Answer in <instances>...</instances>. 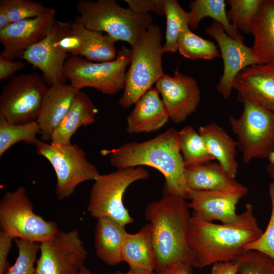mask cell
Listing matches in <instances>:
<instances>
[{
	"label": "cell",
	"mask_w": 274,
	"mask_h": 274,
	"mask_svg": "<svg viewBox=\"0 0 274 274\" xmlns=\"http://www.w3.org/2000/svg\"><path fill=\"white\" fill-rule=\"evenodd\" d=\"M100 154L110 155L111 165L122 169L149 166L164 176L163 194L190 198V190L185 176V163L180 149V130L171 127L154 138L143 142L126 143L120 147L102 149Z\"/></svg>",
	"instance_id": "6da1fadb"
},
{
	"label": "cell",
	"mask_w": 274,
	"mask_h": 274,
	"mask_svg": "<svg viewBox=\"0 0 274 274\" xmlns=\"http://www.w3.org/2000/svg\"><path fill=\"white\" fill-rule=\"evenodd\" d=\"M254 213L247 203L237 220L218 224L204 220L192 212L189 224L188 241L199 268L220 262L235 261L246 251L245 246L263 233Z\"/></svg>",
	"instance_id": "7a4b0ae2"
},
{
	"label": "cell",
	"mask_w": 274,
	"mask_h": 274,
	"mask_svg": "<svg viewBox=\"0 0 274 274\" xmlns=\"http://www.w3.org/2000/svg\"><path fill=\"white\" fill-rule=\"evenodd\" d=\"M189 209L185 198L170 194H163L146 208L145 215L151 226L156 254V272L179 262L199 268L188 241Z\"/></svg>",
	"instance_id": "3957f363"
},
{
	"label": "cell",
	"mask_w": 274,
	"mask_h": 274,
	"mask_svg": "<svg viewBox=\"0 0 274 274\" xmlns=\"http://www.w3.org/2000/svg\"><path fill=\"white\" fill-rule=\"evenodd\" d=\"M80 18L87 28L110 35L116 42L123 41L132 46L153 24L149 14L136 13L113 0H79L76 3Z\"/></svg>",
	"instance_id": "277c9868"
},
{
	"label": "cell",
	"mask_w": 274,
	"mask_h": 274,
	"mask_svg": "<svg viewBox=\"0 0 274 274\" xmlns=\"http://www.w3.org/2000/svg\"><path fill=\"white\" fill-rule=\"evenodd\" d=\"M162 37L159 27L152 24L131 47V61L119 105L128 108L134 104L162 77Z\"/></svg>",
	"instance_id": "5b68a950"
},
{
	"label": "cell",
	"mask_w": 274,
	"mask_h": 274,
	"mask_svg": "<svg viewBox=\"0 0 274 274\" xmlns=\"http://www.w3.org/2000/svg\"><path fill=\"white\" fill-rule=\"evenodd\" d=\"M237 99L243 110L238 118L230 116L229 122L243 161L247 164L254 158L267 159L274 150V111L245 97Z\"/></svg>",
	"instance_id": "8992f818"
},
{
	"label": "cell",
	"mask_w": 274,
	"mask_h": 274,
	"mask_svg": "<svg viewBox=\"0 0 274 274\" xmlns=\"http://www.w3.org/2000/svg\"><path fill=\"white\" fill-rule=\"evenodd\" d=\"M149 172L142 166L99 174L91 187L87 211L96 219L107 217L125 226L133 222L123 201L127 188L134 182L147 179Z\"/></svg>",
	"instance_id": "52a82bcc"
},
{
	"label": "cell",
	"mask_w": 274,
	"mask_h": 274,
	"mask_svg": "<svg viewBox=\"0 0 274 274\" xmlns=\"http://www.w3.org/2000/svg\"><path fill=\"white\" fill-rule=\"evenodd\" d=\"M131 61L130 49L123 46L116 58L106 62H93L78 56L66 58L63 67L65 77L78 90L94 88L106 94L114 95L125 86L126 68Z\"/></svg>",
	"instance_id": "ba28073f"
},
{
	"label": "cell",
	"mask_w": 274,
	"mask_h": 274,
	"mask_svg": "<svg viewBox=\"0 0 274 274\" xmlns=\"http://www.w3.org/2000/svg\"><path fill=\"white\" fill-rule=\"evenodd\" d=\"M0 226L1 231L14 239L40 244L51 238L59 230L55 222L47 221L33 212V204L23 186L3 195Z\"/></svg>",
	"instance_id": "9c48e42d"
},
{
	"label": "cell",
	"mask_w": 274,
	"mask_h": 274,
	"mask_svg": "<svg viewBox=\"0 0 274 274\" xmlns=\"http://www.w3.org/2000/svg\"><path fill=\"white\" fill-rule=\"evenodd\" d=\"M35 146L37 153L45 158L55 172V194L59 200L69 197L79 184L94 180L100 174L77 144L61 145L39 140Z\"/></svg>",
	"instance_id": "30bf717a"
},
{
	"label": "cell",
	"mask_w": 274,
	"mask_h": 274,
	"mask_svg": "<svg viewBox=\"0 0 274 274\" xmlns=\"http://www.w3.org/2000/svg\"><path fill=\"white\" fill-rule=\"evenodd\" d=\"M48 88L38 73L15 75L2 87L0 115L13 124L37 121Z\"/></svg>",
	"instance_id": "8fae6325"
},
{
	"label": "cell",
	"mask_w": 274,
	"mask_h": 274,
	"mask_svg": "<svg viewBox=\"0 0 274 274\" xmlns=\"http://www.w3.org/2000/svg\"><path fill=\"white\" fill-rule=\"evenodd\" d=\"M35 274H78L84 265L88 251L77 230H58L40 244Z\"/></svg>",
	"instance_id": "7c38bea8"
},
{
	"label": "cell",
	"mask_w": 274,
	"mask_h": 274,
	"mask_svg": "<svg viewBox=\"0 0 274 274\" xmlns=\"http://www.w3.org/2000/svg\"><path fill=\"white\" fill-rule=\"evenodd\" d=\"M205 32L215 39L220 49L224 70L216 89L227 100L231 95L234 80L241 71L251 65L264 63L251 47L245 44L244 38H231L220 23L214 21Z\"/></svg>",
	"instance_id": "4fadbf2b"
},
{
	"label": "cell",
	"mask_w": 274,
	"mask_h": 274,
	"mask_svg": "<svg viewBox=\"0 0 274 274\" xmlns=\"http://www.w3.org/2000/svg\"><path fill=\"white\" fill-rule=\"evenodd\" d=\"M72 24L71 21H56L51 32L42 41L26 49L21 57L42 72L49 86L65 83L63 67L67 53L61 47L59 41L70 33Z\"/></svg>",
	"instance_id": "5bb4252c"
},
{
	"label": "cell",
	"mask_w": 274,
	"mask_h": 274,
	"mask_svg": "<svg viewBox=\"0 0 274 274\" xmlns=\"http://www.w3.org/2000/svg\"><path fill=\"white\" fill-rule=\"evenodd\" d=\"M155 88L175 124L184 122L193 113L200 100V91L197 81L178 70L173 76L164 74L155 83Z\"/></svg>",
	"instance_id": "9a60e30c"
},
{
	"label": "cell",
	"mask_w": 274,
	"mask_h": 274,
	"mask_svg": "<svg viewBox=\"0 0 274 274\" xmlns=\"http://www.w3.org/2000/svg\"><path fill=\"white\" fill-rule=\"evenodd\" d=\"M56 11L48 8L43 14L32 18L11 23L0 29L1 54L14 60L21 58L25 51L44 39L52 30L56 22Z\"/></svg>",
	"instance_id": "2e32d148"
},
{
	"label": "cell",
	"mask_w": 274,
	"mask_h": 274,
	"mask_svg": "<svg viewBox=\"0 0 274 274\" xmlns=\"http://www.w3.org/2000/svg\"><path fill=\"white\" fill-rule=\"evenodd\" d=\"M248 192V188L239 183L218 190L191 189L190 202L188 205L193 213L205 221L216 220L223 224L231 223L237 220L236 205Z\"/></svg>",
	"instance_id": "e0dca14e"
},
{
	"label": "cell",
	"mask_w": 274,
	"mask_h": 274,
	"mask_svg": "<svg viewBox=\"0 0 274 274\" xmlns=\"http://www.w3.org/2000/svg\"><path fill=\"white\" fill-rule=\"evenodd\" d=\"M232 87L237 96L274 111V65L264 63L245 68L235 77Z\"/></svg>",
	"instance_id": "ac0fdd59"
},
{
	"label": "cell",
	"mask_w": 274,
	"mask_h": 274,
	"mask_svg": "<svg viewBox=\"0 0 274 274\" xmlns=\"http://www.w3.org/2000/svg\"><path fill=\"white\" fill-rule=\"evenodd\" d=\"M77 91L65 83L48 87L37 120L43 141H51L54 130L68 111Z\"/></svg>",
	"instance_id": "d6986e66"
},
{
	"label": "cell",
	"mask_w": 274,
	"mask_h": 274,
	"mask_svg": "<svg viewBox=\"0 0 274 274\" xmlns=\"http://www.w3.org/2000/svg\"><path fill=\"white\" fill-rule=\"evenodd\" d=\"M127 118L126 131L129 134L148 133L159 130L169 116L156 88H151L134 104Z\"/></svg>",
	"instance_id": "ffe728a7"
},
{
	"label": "cell",
	"mask_w": 274,
	"mask_h": 274,
	"mask_svg": "<svg viewBox=\"0 0 274 274\" xmlns=\"http://www.w3.org/2000/svg\"><path fill=\"white\" fill-rule=\"evenodd\" d=\"M71 33L75 37L78 48L74 56H82L94 62L114 60L117 55L112 37L103 32L89 29L82 23L80 16L72 21Z\"/></svg>",
	"instance_id": "44dd1931"
},
{
	"label": "cell",
	"mask_w": 274,
	"mask_h": 274,
	"mask_svg": "<svg viewBox=\"0 0 274 274\" xmlns=\"http://www.w3.org/2000/svg\"><path fill=\"white\" fill-rule=\"evenodd\" d=\"M97 112L91 98L78 90L68 111L54 130L51 143L61 145L71 144L72 137L80 127L87 126L95 121Z\"/></svg>",
	"instance_id": "7402d4cb"
},
{
	"label": "cell",
	"mask_w": 274,
	"mask_h": 274,
	"mask_svg": "<svg viewBox=\"0 0 274 274\" xmlns=\"http://www.w3.org/2000/svg\"><path fill=\"white\" fill-rule=\"evenodd\" d=\"M122 258L130 270L155 271L156 254L149 223L136 233H126L122 247Z\"/></svg>",
	"instance_id": "603a6c76"
},
{
	"label": "cell",
	"mask_w": 274,
	"mask_h": 274,
	"mask_svg": "<svg viewBox=\"0 0 274 274\" xmlns=\"http://www.w3.org/2000/svg\"><path fill=\"white\" fill-rule=\"evenodd\" d=\"M198 131L210 154L230 177L235 179L238 169L236 141L215 122L200 126Z\"/></svg>",
	"instance_id": "cb8c5ba5"
},
{
	"label": "cell",
	"mask_w": 274,
	"mask_h": 274,
	"mask_svg": "<svg viewBox=\"0 0 274 274\" xmlns=\"http://www.w3.org/2000/svg\"><path fill=\"white\" fill-rule=\"evenodd\" d=\"M125 226L107 217L97 219L94 249L97 257L106 264L116 265L122 261V247L127 233Z\"/></svg>",
	"instance_id": "d4e9b609"
},
{
	"label": "cell",
	"mask_w": 274,
	"mask_h": 274,
	"mask_svg": "<svg viewBox=\"0 0 274 274\" xmlns=\"http://www.w3.org/2000/svg\"><path fill=\"white\" fill-rule=\"evenodd\" d=\"M251 33L253 51L264 63L274 65V0H262Z\"/></svg>",
	"instance_id": "484cf974"
},
{
	"label": "cell",
	"mask_w": 274,
	"mask_h": 274,
	"mask_svg": "<svg viewBox=\"0 0 274 274\" xmlns=\"http://www.w3.org/2000/svg\"><path fill=\"white\" fill-rule=\"evenodd\" d=\"M184 176L187 187L195 190H214L228 188L238 182L218 162L186 166Z\"/></svg>",
	"instance_id": "4316f807"
},
{
	"label": "cell",
	"mask_w": 274,
	"mask_h": 274,
	"mask_svg": "<svg viewBox=\"0 0 274 274\" xmlns=\"http://www.w3.org/2000/svg\"><path fill=\"white\" fill-rule=\"evenodd\" d=\"M224 0H195L189 3V27L191 30L197 29L200 21L205 17H210L220 23L227 34L232 39L244 38L229 21Z\"/></svg>",
	"instance_id": "83f0119b"
},
{
	"label": "cell",
	"mask_w": 274,
	"mask_h": 274,
	"mask_svg": "<svg viewBox=\"0 0 274 274\" xmlns=\"http://www.w3.org/2000/svg\"><path fill=\"white\" fill-rule=\"evenodd\" d=\"M178 51L185 58L192 60H212L221 56L220 50L213 42L193 33L188 24L184 26L179 35Z\"/></svg>",
	"instance_id": "f1b7e54d"
},
{
	"label": "cell",
	"mask_w": 274,
	"mask_h": 274,
	"mask_svg": "<svg viewBox=\"0 0 274 274\" xmlns=\"http://www.w3.org/2000/svg\"><path fill=\"white\" fill-rule=\"evenodd\" d=\"M40 130L37 121L23 124H13L0 115V157L12 146L24 142L36 145L39 141L37 135Z\"/></svg>",
	"instance_id": "f546056e"
},
{
	"label": "cell",
	"mask_w": 274,
	"mask_h": 274,
	"mask_svg": "<svg viewBox=\"0 0 274 274\" xmlns=\"http://www.w3.org/2000/svg\"><path fill=\"white\" fill-rule=\"evenodd\" d=\"M180 149L185 166L203 164L215 160L198 131L191 126L180 130Z\"/></svg>",
	"instance_id": "4dcf8cb0"
},
{
	"label": "cell",
	"mask_w": 274,
	"mask_h": 274,
	"mask_svg": "<svg viewBox=\"0 0 274 274\" xmlns=\"http://www.w3.org/2000/svg\"><path fill=\"white\" fill-rule=\"evenodd\" d=\"M164 15L166 19L165 42L162 51L175 53L178 51V40L184 26L189 25L188 13L176 0H164Z\"/></svg>",
	"instance_id": "1f68e13d"
},
{
	"label": "cell",
	"mask_w": 274,
	"mask_h": 274,
	"mask_svg": "<svg viewBox=\"0 0 274 274\" xmlns=\"http://www.w3.org/2000/svg\"><path fill=\"white\" fill-rule=\"evenodd\" d=\"M262 0H227L230 6L227 13L229 22L237 31L251 33L255 17Z\"/></svg>",
	"instance_id": "d6a6232c"
},
{
	"label": "cell",
	"mask_w": 274,
	"mask_h": 274,
	"mask_svg": "<svg viewBox=\"0 0 274 274\" xmlns=\"http://www.w3.org/2000/svg\"><path fill=\"white\" fill-rule=\"evenodd\" d=\"M18 250L15 263L10 266L5 274H35L37 254L40 243L20 238L14 239Z\"/></svg>",
	"instance_id": "836d02e7"
},
{
	"label": "cell",
	"mask_w": 274,
	"mask_h": 274,
	"mask_svg": "<svg viewBox=\"0 0 274 274\" xmlns=\"http://www.w3.org/2000/svg\"><path fill=\"white\" fill-rule=\"evenodd\" d=\"M235 261L237 274H274V260L256 251L247 250Z\"/></svg>",
	"instance_id": "e575fe53"
},
{
	"label": "cell",
	"mask_w": 274,
	"mask_h": 274,
	"mask_svg": "<svg viewBox=\"0 0 274 274\" xmlns=\"http://www.w3.org/2000/svg\"><path fill=\"white\" fill-rule=\"evenodd\" d=\"M0 5L6 10L11 23L36 17L48 9L42 2L32 0H1Z\"/></svg>",
	"instance_id": "d590c367"
},
{
	"label": "cell",
	"mask_w": 274,
	"mask_h": 274,
	"mask_svg": "<svg viewBox=\"0 0 274 274\" xmlns=\"http://www.w3.org/2000/svg\"><path fill=\"white\" fill-rule=\"evenodd\" d=\"M271 203V214L266 230L256 240L245 246L246 250H254L263 253L274 260V182L268 186Z\"/></svg>",
	"instance_id": "8d00e7d4"
},
{
	"label": "cell",
	"mask_w": 274,
	"mask_h": 274,
	"mask_svg": "<svg viewBox=\"0 0 274 274\" xmlns=\"http://www.w3.org/2000/svg\"><path fill=\"white\" fill-rule=\"evenodd\" d=\"M128 8L132 11L142 14L152 12L156 15H164V0H125Z\"/></svg>",
	"instance_id": "74e56055"
},
{
	"label": "cell",
	"mask_w": 274,
	"mask_h": 274,
	"mask_svg": "<svg viewBox=\"0 0 274 274\" xmlns=\"http://www.w3.org/2000/svg\"><path fill=\"white\" fill-rule=\"evenodd\" d=\"M24 67L22 61H14L0 54V80L12 77Z\"/></svg>",
	"instance_id": "f35d334b"
},
{
	"label": "cell",
	"mask_w": 274,
	"mask_h": 274,
	"mask_svg": "<svg viewBox=\"0 0 274 274\" xmlns=\"http://www.w3.org/2000/svg\"><path fill=\"white\" fill-rule=\"evenodd\" d=\"M14 238L3 231H0V274H5L9 267L8 257Z\"/></svg>",
	"instance_id": "ab89813d"
},
{
	"label": "cell",
	"mask_w": 274,
	"mask_h": 274,
	"mask_svg": "<svg viewBox=\"0 0 274 274\" xmlns=\"http://www.w3.org/2000/svg\"><path fill=\"white\" fill-rule=\"evenodd\" d=\"M210 274H237L238 266L235 261L220 262L212 265Z\"/></svg>",
	"instance_id": "60d3db41"
},
{
	"label": "cell",
	"mask_w": 274,
	"mask_h": 274,
	"mask_svg": "<svg viewBox=\"0 0 274 274\" xmlns=\"http://www.w3.org/2000/svg\"><path fill=\"white\" fill-rule=\"evenodd\" d=\"M193 267L184 263L172 264L165 268L159 274H193Z\"/></svg>",
	"instance_id": "b9f144b4"
},
{
	"label": "cell",
	"mask_w": 274,
	"mask_h": 274,
	"mask_svg": "<svg viewBox=\"0 0 274 274\" xmlns=\"http://www.w3.org/2000/svg\"><path fill=\"white\" fill-rule=\"evenodd\" d=\"M11 23L6 10L0 5V29L7 27Z\"/></svg>",
	"instance_id": "7bdbcfd3"
},
{
	"label": "cell",
	"mask_w": 274,
	"mask_h": 274,
	"mask_svg": "<svg viewBox=\"0 0 274 274\" xmlns=\"http://www.w3.org/2000/svg\"><path fill=\"white\" fill-rule=\"evenodd\" d=\"M268 163L266 166L267 174L274 182V150L267 157Z\"/></svg>",
	"instance_id": "ee69618b"
},
{
	"label": "cell",
	"mask_w": 274,
	"mask_h": 274,
	"mask_svg": "<svg viewBox=\"0 0 274 274\" xmlns=\"http://www.w3.org/2000/svg\"><path fill=\"white\" fill-rule=\"evenodd\" d=\"M113 274H159L155 271H147V270H129L126 272H118Z\"/></svg>",
	"instance_id": "f6af8a7d"
},
{
	"label": "cell",
	"mask_w": 274,
	"mask_h": 274,
	"mask_svg": "<svg viewBox=\"0 0 274 274\" xmlns=\"http://www.w3.org/2000/svg\"><path fill=\"white\" fill-rule=\"evenodd\" d=\"M78 274H92V273L90 270L84 265L81 269Z\"/></svg>",
	"instance_id": "bcb514c9"
}]
</instances>
